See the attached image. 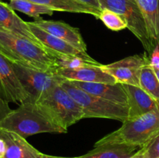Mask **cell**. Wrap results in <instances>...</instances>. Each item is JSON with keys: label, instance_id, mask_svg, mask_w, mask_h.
<instances>
[{"label": "cell", "instance_id": "2", "mask_svg": "<svg viewBox=\"0 0 159 158\" xmlns=\"http://www.w3.org/2000/svg\"><path fill=\"white\" fill-rule=\"evenodd\" d=\"M0 128L13 132L23 138L39 133H66L61 126L40 103L23 102L12 110L1 122Z\"/></svg>", "mask_w": 159, "mask_h": 158}, {"label": "cell", "instance_id": "25", "mask_svg": "<svg viewBox=\"0 0 159 158\" xmlns=\"http://www.w3.org/2000/svg\"><path fill=\"white\" fill-rule=\"evenodd\" d=\"M150 65L154 70L159 69V46L156 45L150 55Z\"/></svg>", "mask_w": 159, "mask_h": 158}, {"label": "cell", "instance_id": "32", "mask_svg": "<svg viewBox=\"0 0 159 158\" xmlns=\"http://www.w3.org/2000/svg\"><path fill=\"white\" fill-rule=\"evenodd\" d=\"M0 1H2V0H0Z\"/></svg>", "mask_w": 159, "mask_h": 158}, {"label": "cell", "instance_id": "3", "mask_svg": "<svg viewBox=\"0 0 159 158\" xmlns=\"http://www.w3.org/2000/svg\"><path fill=\"white\" fill-rule=\"evenodd\" d=\"M159 134V107L133 119H127L122 126L101 138L94 146L124 143L142 148Z\"/></svg>", "mask_w": 159, "mask_h": 158}, {"label": "cell", "instance_id": "15", "mask_svg": "<svg viewBox=\"0 0 159 158\" xmlns=\"http://www.w3.org/2000/svg\"><path fill=\"white\" fill-rule=\"evenodd\" d=\"M56 73L67 81L95 83H116V80L110 74L103 71L101 66H89L75 69L57 68Z\"/></svg>", "mask_w": 159, "mask_h": 158}, {"label": "cell", "instance_id": "8", "mask_svg": "<svg viewBox=\"0 0 159 158\" xmlns=\"http://www.w3.org/2000/svg\"><path fill=\"white\" fill-rule=\"evenodd\" d=\"M150 61V56L135 54L109 64L101 65L103 71L116 80V83L140 86V74L143 66Z\"/></svg>", "mask_w": 159, "mask_h": 158}, {"label": "cell", "instance_id": "19", "mask_svg": "<svg viewBox=\"0 0 159 158\" xmlns=\"http://www.w3.org/2000/svg\"><path fill=\"white\" fill-rule=\"evenodd\" d=\"M30 1L43 5L54 11L90 14L94 15L97 19L99 18L101 12L77 0H30Z\"/></svg>", "mask_w": 159, "mask_h": 158}, {"label": "cell", "instance_id": "16", "mask_svg": "<svg viewBox=\"0 0 159 158\" xmlns=\"http://www.w3.org/2000/svg\"><path fill=\"white\" fill-rule=\"evenodd\" d=\"M0 28L20 34L31 41L43 46L31 32L27 22L22 20L9 6V3L0 1ZM46 49V48H45ZM49 51V50H48Z\"/></svg>", "mask_w": 159, "mask_h": 158}, {"label": "cell", "instance_id": "18", "mask_svg": "<svg viewBox=\"0 0 159 158\" xmlns=\"http://www.w3.org/2000/svg\"><path fill=\"white\" fill-rule=\"evenodd\" d=\"M140 148L124 143H106L94 146V149L85 154L71 158H129Z\"/></svg>", "mask_w": 159, "mask_h": 158}, {"label": "cell", "instance_id": "4", "mask_svg": "<svg viewBox=\"0 0 159 158\" xmlns=\"http://www.w3.org/2000/svg\"><path fill=\"white\" fill-rule=\"evenodd\" d=\"M61 86L79 104L85 118H102L124 122L128 119V106L120 105L102 98L89 94L68 81L65 80Z\"/></svg>", "mask_w": 159, "mask_h": 158}, {"label": "cell", "instance_id": "28", "mask_svg": "<svg viewBox=\"0 0 159 158\" xmlns=\"http://www.w3.org/2000/svg\"><path fill=\"white\" fill-rule=\"evenodd\" d=\"M6 149H7V146H6V142L2 138L0 137V158L4 157L6 153Z\"/></svg>", "mask_w": 159, "mask_h": 158}, {"label": "cell", "instance_id": "7", "mask_svg": "<svg viewBox=\"0 0 159 158\" xmlns=\"http://www.w3.org/2000/svg\"><path fill=\"white\" fill-rule=\"evenodd\" d=\"M38 103L43 105L54 119L67 130L68 127L84 119V112L79 104L61 85L54 88Z\"/></svg>", "mask_w": 159, "mask_h": 158}, {"label": "cell", "instance_id": "1", "mask_svg": "<svg viewBox=\"0 0 159 158\" xmlns=\"http://www.w3.org/2000/svg\"><path fill=\"white\" fill-rule=\"evenodd\" d=\"M0 53L12 63L34 70L56 72L58 68L48 50L20 34L1 28Z\"/></svg>", "mask_w": 159, "mask_h": 158}, {"label": "cell", "instance_id": "29", "mask_svg": "<svg viewBox=\"0 0 159 158\" xmlns=\"http://www.w3.org/2000/svg\"><path fill=\"white\" fill-rule=\"evenodd\" d=\"M129 158H144L142 148L139 149V150H138V151L134 153V154H133L131 156H130Z\"/></svg>", "mask_w": 159, "mask_h": 158}, {"label": "cell", "instance_id": "14", "mask_svg": "<svg viewBox=\"0 0 159 158\" xmlns=\"http://www.w3.org/2000/svg\"><path fill=\"white\" fill-rule=\"evenodd\" d=\"M0 137L7 146L3 158H42L44 154L29 143L25 138L13 132L0 128Z\"/></svg>", "mask_w": 159, "mask_h": 158}, {"label": "cell", "instance_id": "22", "mask_svg": "<svg viewBox=\"0 0 159 158\" xmlns=\"http://www.w3.org/2000/svg\"><path fill=\"white\" fill-rule=\"evenodd\" d=\"M58 68H84L89 66H101V64L96 61L93 58L86 59L85 57H77V56H66L60 54H54Z\"/></svg>", "mask_w": 159, "mask_h": 158}, {"label": "cell", "instance_id": "30", "mask_svg": "<svg viewBox=\"0 0 159 158\" xmlns=\"http://www.w3.org/2000/svg\"><path fill=\"white\" fill-rule=\"evenodd\" d=\"M42 158H71V157H65V156H51V155L43 154Z\"/></svg>", "mask_w": 159, "mask_h": 158}, {"label": "cell", "instance_id": "9", "mask_svg": "<svg viewBox=\"0 0 159 158\" xmlns=\"http://www.w3.org/2000/svg\"><path fill=\"white\" fill-rule=\"evenodd\" d=\"M0 98L7 102H25L28 94L20 83L12 62L0 53Z\"/></svg>", "mask_w": 159, "mask_h": 158}, {"label": "cell", "instance_id": "33", "mask_svg": "<svg viewBox=\"0 0 159 158\" xmlns=\"http://www.w3.org/2000/svg\"><path fill=\"white\" fill-rule=\"evenodd\" d=\"M158 158H159V157H158Z\"/></svg>", "mask_w": 159, "mask_h": 158}, {"label": "cell", "instance_id": "10", "mask_svg": "<svg viewBox=\"0 0 159 158\" xmlns=\"http://www.w3.org/2000/svg\"><path fill=\"white\" fill-rule=\"evenodd\" d=\"M33 23L48 33L68 42L82 52L87 53L86 43L78 28L73 27L63 21L46 20L42 18L37 19Z\"/></svg>", "mask_w": 159, "mask_h": 158}, {"label": "cell", "instance_id": "20", "mask_svg": "<svg viewBox=\"0 0 159 158\" xmlns=\"http://www.w3.org/2000/svg\"><path fill=\"white\" fill-rule=\"evenodd\" d=\"M9 5L13 10L23 12L36 20L40 18L41 15H52L54 12L47 6L30 0H9Z\"/></svg>", "mask_w": 159, "mask_h": 158}, {"label": "cell", "instance_id": "31", "mask_svg": "<svg viewBox=\"0 0 159 158\" xmlns=\"http://www.w3.org/2000/svg\"><path fill=\"white\" fill-rule=\"evenodd\" d=\"M155 73H156V75H157V77H158V78L159 80V69L155 70Z\"/></svg>", "mask_w": 159, "mask_h": 158}, {"label": "cell", "instance_id": "12", "mask_svg": "<svg viewBox=\"0 0 159 158\" xmlns=\"http://www.w3.org/2000/svg\"><path fill=\"white\" fill-rule=\"evenodd\" d=\"M127 95L128 119L142 116L159 107V102L140 86L122 84Z\"/></svg>", "mask_w": 159, "mask_h": 158}, {"label": "cell", "instance_id": "17", "mask_svg": "<svg viewBox=\"0 0 159 158\" xmlns=\"http://www.w3.org/2000/svg\"><path fill=\"white\" fill-rule=\"evenodd\" d=\"M147 28L148 34L154 46H159V0H135Z\"/></svg>", "mask_w": 159, "mask_h": 158}, {"label": "cell", "instance_id": "26", "mask_svg": "<svg viewBox=\"0 0 159 158\" xmlns=\"http://www.w3.org/2000/svg\"><path fill=\"white\" fill-rule=\"evenodd\" d=\"M12 109L9 105V102L3 100L2 98H0V124L2 119L9 114Z\"/></svg>", "mask_w": 159, "mask_h": 158}, {"label": "cell", "instance_id": "13", "mask_svg": "<svg viewBox=\"0 0 159 158\" xmlns=\"http://www.w3.org/2000/svg\"><path fill=\"white\" fill-rule=\"evenodd\" d=\"M77 88L104 99L127 105V95L122 84L95 83V82H82L77 81H68Z\"/></svg>", "mask_w": 159, "mask_h": 158}, {"label": "cell", "instance_id": "27", "mask_svg": "<svg viewBox=\"0 0 159 158\" xmlns=\"http://www.w3.org/2000/svg\"><path fill=\"white\" fill-rule=\"evenodd\" d=\"M77 1L83 3V4L87 5V6H91L93 8H95V9H98L99 11L102 10L99 0H77Z\"/></svg>", "mask_w": 159, "mask_h": 158}, {"label": "cell", "instance_id": "21", "mask_svg": "<svg viewBox=\"0 0 159 158\" xmlns=\"http://www.w3.org/2000/svg\"><path fill=\"white\" fill-rule=\"evenodd\" d=\"M140 87L159 102V80L150 61L143 66L140 74Z\"/></svg>", "mask_w": 159, "mask_h": 158}, {"label": "cell", "instance_id": "23", "mask_svg": "<svg viewBox=\"0 0 159 158\" xmlns=\"http://www.w3.org/2000/svg\"><path fill=\"white\" fill-rule=\"evenodd\" d=\"M98 19L112 31H120L127 28V21L120 15L110 9H102Z\"/></svg>", "mask_w": 159, "mask_h": 158}, {"label": "cell", "instance_id": "5", "mask_svg": "<svg viewBox=\"0 0 159 158\" xmlns=\"http://www.w3.org/2000/svg\"><path fill=\"white\" fill-rule=\"evenodd\" d=\"M12 64L20 83L28 94L25 102L38 103L65 81L56 72L38 71L12 62Z\"/></svg>", "mask_w": 159, "mask_h": 158}, {"label": "cell", "instance_id": "6", "mask_svg": "<svg viewBox=\"0 0 159 158\" xmlns=\"http://www.w3.org/2000/svg\"><path fill=\"white\" fill-rule=\"evenodd\" d=\"M101 9H108L127 21V29L139 40L149 56L155 46L148 34L145 22L135 0H99Z\"/></svg>", "mask_w": 159, "mask_h": 158}, {"label": "cell", "instance_id": "11", "mask_svg": "<svg viewBox=\"0 0 159 158\" xmlns=\"http://www.w3.org/2000/svg\"><path fill=\"white\" fill-rule=\"evenodd\" d=\"M27 23L34 37L40 42L43 47L52 54L53 57L54 54H60L66 56H77L85 57L86 59L93 58L87 53L82 52L68 42L43 30L34 25L33 22H27Z\"/></svg>", "mask_w": 159, "mask_h": 158}, {"label": "cell", "instance_id": "24", "mask_svg": "<svg viewBox=\"0 0 159 158\" xmlns=\"http://www.w3.org/2000/svg\"><path fill=\"white\" fill-rule=\"evenodd\" d=\"M144 158L159 157V134L142 147Z\"/></svg>", "mask_w": 159, "mask_h": 158}]
</instances>
